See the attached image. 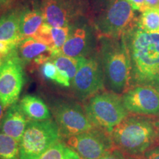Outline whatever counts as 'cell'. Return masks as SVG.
Listing matches in <instances>:
<instances>
[{"label":"cell","instance_id":"cell-19","mask_svg":"<svg viewBox=\"0 0 159 159\" xmlns=\"http://www.w3.org/2000/svg\"><path fill=\"white\" fill-rule=\"evenodd\" d=\"M137 28L148 33H159V8H149L139 18Z\"/></svg>","mask_w":159,"mask_h":159},{"label":"cell","instance_id":"cell-7","mask_svg":"<svg viewBox=\"0 0 159 159\" xmlns=\"http://www.w3.org/2000/svg\"><path fill=\"white\" fill-rule=\"evenodd\" d=\"M24 84V63L16 48L3 59L0 69V103L5 110L17 102Z\"/></svg>","mask_w":159,"mask_h":159},{"label":"cell","instance_id":"cell-18","mask_svg":"<svg viewBox=\"0 0 159 159\" xmlns=\"http://www.w3.org/2000/svg\"><path fill=\"white\" fill-rule=\"evenodd\" d=\"M44 22L41 11L29 9L21 11L20 17V33L22 40L34 37Z\"/></svg>","mask_w":159,"mask_h":159},{"label":"cell","instance_id":"cell-34","mask_svg":"<svg viewBox=\"0 0 159 159\" xmlns=\"http://www.w3.org/2000/svg\"><path fill=\"white\" fill-rule=\"evenodd\" d=\"M158 134H159V123H158Z\"/></svg>","mask_w":159,"mask_h":159},{"label":"cell","instance_id":"cell-21","mask_svg":"<svg viewBox=\"0 0 159 159\" xmlns=\"http://www.w3.org/2000/svg\"><path fill=\"white\" fill-rule=\"evenodd\" d=\"M39 159H80L78 154L65 142H57Z\"/></svg>","mask_w":159,"mask_h":159},{"label":"cell","instance_id":"cell-25","mask_svg":"<svg viewBox=\"0 0 159 159\" xmlns=\"http://www.w3.org/2000/svg\"><path fill=\"white\" fill-rule=\"evenodd\" d=\"M20 42L19 41H0V57L3 59L5 58L11 52L18 48Z\"/></svg>","mask_w":159,"mask_h":159},{"label":"cell","instance_id":"cell-4","mask_svg":"<svg viewBox=\"0 0 159 159\" xmlns=\"http://www.w3.org/2000/svg\"><path fill=\"white\" fill-rule=\"evenodd\" d=\"M84 110L95 128L111 134L114 129L128 116L122 98L116 93L99 92L85 103Z\"/></svg>","mask_w":159,"mask_h":159},{"label":"cell","instance_id":"cell-26","mask_svg":"<svg viewBox=\"0 0 159 159\" xmlns=\"http://www.w3.org/2000/svg\"><path fill=\"white\" fill-rule=\"evenodd\" d=\"M131 5L134 11L139 12H144L147 10L145 0H126Z\"/></svg>","mask_w":159,"mask_h":159},{"label":"cell","instance_id":"cell-1","mask_svg":"<svg viewBox=\"0 0 159 159\" xmlns=\"http://www.w3.org/2000/svg\"><path fill=\"white\" fill-rule=\"evenodd\" d=\"M126 38L132 77L142 85L159 89V33H148L136 27Z\"/></svg>","mask_w":159,"mask_h":159},{"label":"cell","instance_id":"cell-11","mask_svg":"<svg viewBox=\"0 0 159 159\" xmlns=\"http://www.w3.org/2000/svg\"><path fill=\"white\" fill-rule=\"evenodd\" d=\"M129 112L142 115L159 114V89L149 85H140L125 92L122 97Z\"/></svg>","mask_w":159,"mask_h":159},{"label":"cell","instance_id":"cell-2","mask_svg":"<svg viewBox=\"0 0 159 159\" xmlns=\"http://www.w3.org/2000/svg\"><path fill=\"white\" fill-rule=\"evenodd\" d=\"M102 70L115 93L128 89L132 78V66L126 35L119 39L102 38Z\"/></svg>","mask_w":159,"mask_h":159},{"label":"cell","instance_id":"cell-30","mask_svg":"<svg viewBox=\"0 0 159 159\" xmlns=\"http://www.w3.org/2000/svg\"><path fill=\"white\" fill-rule=\"evenodd\" d=\"M5 108L3 107V105L0 103V125H1V122L2 121V119H3V116H4V114H5V113H4V111H5Z\"/></svg>","mask_w":159,"mask_h":159},{"label":"cell","instance_id":"cell-3","mask_svg":"<svg viewBox=\"0 0 159 159\" xmlns=\"http://www.w3.org/2000/svg\"><path fill=\"white\" fill-rule=\"evenodd\" d=\"M152 122L139 117L127 116L111 133L115 146L123 152L139 155L150 148L156 139Z\"/></svg>","mask_w":159,"mask_h":159},{"label":"cell","instance_id":"cell-20","mask_svg":"<svg viewBox=\"0 0 159 159\" xmlns=\"http://www.w3.org/2000/svg\"><path fill=\"white\" fill-rule=\"evenodd\" d=\"M84 57H71L61 55L53 58L52 61L57 68L61 71L65 73L70 79L71 82H72Z\"/></svg>","mask_w":159,"mask_h":159},{"label":"cell","instance_id":"cell-24","mask_svg":"<svg viewBox=\"0 0 159 159\" xmlns=\"http://www.w3.org/2000/svg\"><path fill=\"white\" fill-rule=\"evenodd\" d=\"M72 27L71 25L58 27H51V35L53 42L52 48L53 58L61 54V49L70 35Z\"/></svg>","mask_w":159,"mask_h":159},{"label":"cell","instance_id":"cell-17","mask_svg":"<svg viewBox=\"0 0 159 159\" xmlns=\"http://www.w3.org/2000/svg\"><path fill=\"white\" fill-rule=\"evenodd\" d=\"M21 11H13L0 19V41H21L20 17Z\"/></svg>","mask_w":159,"mask_h":159},{"label":"cell","instance_id":"cell-28","mask_svg":"<svg viewBox=\"0 0 159 159\" xmlns=\"http://www.w3.org/2000/svg\"><path fill=\"white\" fill-rule=\"evenodd\" d=\"M147 9L159 8V0H145Z\"/></svg>","mask_w":159,"mask_h":159},{"label":"cell","instance_id":"cell-12","mask_svg":"<svg viewBox=\"0 0 159 159\" xmlns=\"http://www.w3.org/2000/svg\"><path fill=\"white\" fill-rule=\"evenodd\" d=\"M41 11L45 23L51 27L69 25L80 14V5L75 0H41Z\"/></svg>","mask_w":159,"mask_h":159},{"label":"cell","instance_id":"cell-6","mask_svg":"<svg viewBox=\"0 0 159 159\" xmlns=\"http://www.w3.org/2000/svg\"><path fill=\"white\" fill-rule=\"evenodd\" d=\"M126 0H114L105 7L95 23L101 38L119 39L137 27L139 19Z\"/></svg>","mask_w":159,"mask_h":159},{"label":"cell","instance_id":"cell-16","mask_svg":"<svg viewBox=\"0 0 159 159\" xmlns=\"http://www.w3.org/2000/svg\"><path fill=\"white\" fill-rule=\"evenodd\" d=\"M19 104L29 120L44 121L52 118L48 106L42 99L36 96L26 95L20 100Z\"/></svg>","mask_w":159,"mask_h":159},{"label":"cell","instance_id":"cell-29","mask_svg":"<svg viewBox=\"0 0 159 159\" xmlns=\"http://www.w3.org/2000/svg\"><path fill=\"white\" fill-rule=\"evenodd\" d=\"M144 159H159V149H156V150L150 151L145 156Z\"/></svg>","mask_w":159,"mask_h":159},{"label":"cell","instance_id":"cell-22","mask_svg":"<svg viewBox=\"0 0 159 159\" xmlns=\"http://www.w3.org/2000/svg\"><path fill=\"white\" fill-rule=\"evenodd\" d=\"M0 159H20L19 142L1 131Z\"/></svg>","mask_w":159,"mask_h":159},{"label":"cell","instance_id":"cell-14","mask_svg":"<svg viewBox=\"0 0 159 159\" xmlns=\"http://www.w3.org/2000/svg\"><path fill=\"white\" fill-rule=\"evenodd\" d=\"M28 122L29 119L21 110L19 102H16L6 109L0 131L19 142Z\"/></svg>","mask_w":159,"mask_h":159},{"label":"cell","instance_id":"cell-5","mask_svg":"<svg viewBox=\"0 0 159 159\" xmlns=\"http://www.w3.org/2000/svg\"><path fill=\"white\" fill-rule=\"evenodd\" d=\"M61 136L54 119L29 120L19 142L20 159H39L46 151L59 142Z\"/></svg>","mask_w":159,"mask_h":159},{"label":"cell","instance_id":"cell-8","mask_svg":"<svg viewBox=\"0 0 159 159\" xmlns=\"http://www.w3.org/2000/svg\"><path fill=\"white\" fill-rule=\"evenodd\" d=\"M55 121L61 136L66 138L95 128L91 124L84 108L72 100H57L51 107Z\"/></svg>","mask_w":159,"mask_h":159},{"label":"cell","instance_id":"cell-9","mask_svg":"<svg viewBox=\"0 0 159 159\" xmlns=\"http://www.w3.org/2000/svg\"><path fill=\"white\" fill-rule=\"evenodd\" d=\"M66 142L80 159L102 158L114 150V145L110 134L98 128L67 137Z\"/></svg>","mask_w":159,"mask_h":159},{"label":"cell","instance_id":"cell-32","mask_svg":"<svg viewBox=\"0 0 159 159\" xmlns=\"http://www.w3.org/2000/svg\"><path fill=\"white\" fill-rule=\"evenodd\" d=\"M2 62H3V58L0 57V69H1L2 65Z\"/></svg>","mask_w":159,"mask_h":159},{"label":"cell","instance_id":"cell-10","mask_svg":"<svg viewBox=\"0 0 159 159\" xmlns=\"http://www.w3.org/2000/svg\"><path fill=\"white\" fill-rule=\"evenodd\" d=\"M71 83L75 96L83 101L88 99L104 87L102 66L94 57H84Z\"/></svg>","mask_w":159,"mask_h":159},{"label":"cell","instance_id":"cell-13","mask_svg":"<svg viewBox=\"0 0 159 159\" xmlns=\"http://www.w3.org/2000/svg\"><path fill=\"white\" fill-rule=\"evenodd\" d=\"M18 52L24 63L34 62L35 64L42 65L53 59L52 50L50 47L33 37L21 41Z\"/></svg>","mask_w":159,"mask_h":159},{"label":"cell","instance_id":"cell-31","mask_svg":"<svg viewBox=\"0 0 159 159\" xmlns=\"http://www.w3.org/2000/svg\"><path fill=\"white\" fill-rule=\"evenodd\" d=\"M99 1L102 4H104V5H106V7H107L109 4L112 2L114 1V0H99Z\"/></svg>","mask_w":159,"mask_h":159},{"label":"cell","instance_id":"cell-27","mask_svg":"<svg viewBox=\"0 0 159 159\" xmlns=\"http://www.w3.org/2000/svg\"><path fill=\"white\" fill-rule=\"evenodd\" d=\"M99 159H126L123 152L119 149H114L108 154Z\"/></svg>","mask_w":159,"mask_h":159},{"label":"cell","instance_id":"cell-33","mask_svg":"<svg viewBox=\"0 0 159 159\" xmlns=\"http://www.w3.org/2000/svg\"><path fill=\"white\" fill-rule=\"evenodd\" d=\"M6 1H7V0H0V4H2V3H4V2H5Z\"/></svg>","mask_w":159,"mask_h":159},{"label":"cell","instance_id":"cell-15","mask_svg":"<svg viewBox=\"0 0 159 159\" xmlns=\"http://www.w3.org/2000/svg\"><path fill=\"white\" fill-rule=\"evenodd\" d=\"M91 43V33L85 25L72 27L70 35L61 49L60 55L71 57H85Z\"/></svg>","mask_w":159,"mask_h":159},{"label":"cell","instance_id":"cell-23","mask_svg":"<svg viewBox=\"0 0 159 159\" xmlns=\"http://www.w3.org/2000/svg\"><path fill=\"white\" fill-rule=\"evenodd\" d=\"M41 73L46 79L53 81L57 84L65 87H69L71 80L65 73L62 72L57 68L53 61H49L41 65Z\"/></svg>","mask_w":159,"mask_h":159}]
</instances>
